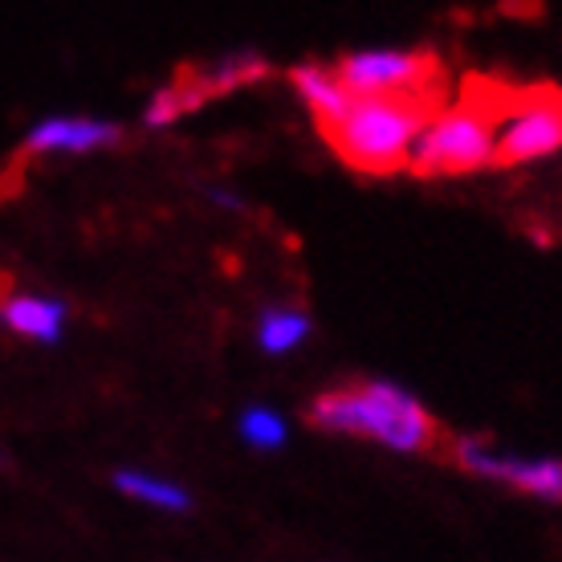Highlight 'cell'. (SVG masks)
Masks as SVG:
<instances>
[{
  "label": "cell",
  "mask_w": 562,
  "mask_h": 562,
  "mask_svg": "<svg viewBox=\"0 0 562 562\" xmlns=\"http://www.w3.org/2000/svg\"><path fill=\"white\" fill-rule=\"evenodd\" d=\"M428 111V94H351L347 106L323 123V131L351 168L387 176L408 168L412 143Z\"/></svg>",
  "instance_id": "1"
},
{
  "label": "cell",
  "mask_w": 562,
  "mask_h": 562,
  "mask_svg": "<svg viewBox=\"0 0 562 562\" xmlns=\"http://www.w3.org/2000/svg\"><path fill=\"white\" fill-rule=\"evenodd\" d=\"M314 424L335 428V432L371 436V440L400 452H420L436 440L432 416L392 383H371V387L323 395L314 404Z\"/></svg>",
  "instance_id": "2"
},
{
  "label": "cell",
  "mask_w": 562,
  "mask_h": 562,
  "mask_svg": "<svg viewBox=\"0 0 562 562\" xmlns=\"http://www.w3.org/2000/svg\"><path fill=\"white\" fill-rule=\"evenodd\" d=\"M497 102L464 99L428 111L412 143L408 168L416 176H464L497 164Z\"/></svg>",
  "instance_id": "3"
},
{
  "label": "cell",
  "mask_w": 562,
  "mask_h": 562,
  "mask_svg": "<svg viewBox=\"0 0 562 562\" xmlns=\"http://www.w3.org/2000/svg\"><path fill=\"white\" fill-rule=\"evenodd\" d=\"M497 164H535L562 151V94L530 90L497 102Z\"/></svg>",
  "instance_id": "4"
},
{
  "label": "cell",
  "mask_w": 562,
  "mask_h": 562,
  "mask_svg": "<svg viewBox=\"0 0 562 562\" xmlns=\"http://www.w3.org/2000/svg\"><path fill=\"white\" fill-rule=\"evenodd\" d=\"M351 94H428L436 61L420 49H355L335 66Z\"/></svg>",
  "instance_id": "5"
},
{
  "label": "cell",
  "mask_w": 562,
  "mask_h": 562,
  "mask_svg": "<svg viewBox=\"0 0 562 562\" xmlns=\"http://www.w3.org/2000/svg\"><path fill=\"white\" fill-rule=\"evenodd\" d=\"M123 127L90 114H45L25 131V155H90L114 147Z\"/></svg>",
  "instance_id": "6"
},
{
  "label": "cell",
  "mask_w": 562,
  "mask_h": 562,
  "mask_svg": "<svg viewBox=\"0 0 562 562\" xmlns=\"http://www.w3.org/2000/svg\"><path fill=\"white\" fill-rule=\"evenodd\" d=\"M461 464L473 469L481 477H497L509 481L526 493H538V497H550V502H562V461H518V457H497L477 440H464Z\"/></svg>",
  "instance_id": "7"
},
{
  "label": "cell",
  "mask_w": 562,
  "mask_h": 562,
  "mask_svg": "<svg viewBox=\"0 0 562 562\" xmlns=\"http://www.w3.org/2000/svg\"><path fill=\"white\" fill-rule=\"evenodd\" d=\"M0 323L13 335L33 342H57L66 330V306L45 294H4L0 297Z\"/></svg>",
  "instance_id": "8"
},
{
  "label": "cell",
  "mask_w": 562,
  "mask_h": 562,
  "mask_svg": "<svg viewBox=\"0 0 562 562\" xmlns=\"http://www.w3.org/2000/svg\"><path fill=\"white\" fill-rule=\"evenodd\" d=\"M290 78H294L297 99L306 102V111L314 114L318 123H330V119L347 106V99H351V90L342 86V78H338L335 66H318V61H310V66H297Z\"/></svg>",
  "instance_id": "9"
},
{
  "label": "cell",
  "mask_w": 562,
  "mask_h": 562,
  "mask_svg": "<svg viewBox=\"0 0 562 562\" xmlns=\"http://www.w3.org/2000/svg\"><path fill=\"white\" fill-rule=\"evenodd\" d=\"M269 66L261 54H254V49H237V54L216 57L212 66H204V70H200L196 78H188V82H192V90H196L200 102H204L209 94H228V90H237V86L257 82Z\"/></svg>",
  "instance_id": "10"
},
{
  "label": "cell",
  "mask_w": 562,
  "mask_h": 562,
  "mask_svg": "<svg viewBox=\"0 0 562 562\" xmlns=\"http://www.w3.org/2000/svg\"><path fill=\"white\" fill-rule=\"evenodd\" d=\"M306 335H310V318L302 310H290V306L266 310V314H261V326H257V342H261L269 355L294 351Z\"/></svg>",
  "instance_id": "11"
},
{
  "label": "cell",
  "mask_w": 562,
  "mask_h": 562,
  "mask_svg": "<svg viewBox=\"0 0 562 562\" xmlns=\"http://www.w3.org/2000/svg\"><path fill=\"white\" fill-rule=\"evenodd\" d=\"M192 106H200V94L192 90V82L159 86V90H151L147 106H143V127H151V131L171 127V123H176L183 111H192Z\"/></svg>",
  "instance_id": "12"
},
{
  "label": "cell",
  "mask_w": 562,
  "mask_h": 562,
  "mask_svg": "<svg viewBox=\"0 0 562 562\" xmlns=\"http://www.w3.org/2000/svg\"><path fill=\"white\" fill-rule=\"evenodd\" d=\"M114 485L127 493V497H139V502H147V506H155V509H188L192 506V497H188L176 481L151 477V473H119Z\"/></svg>",
  "instance_id": "13"
},
{
  "label": "cell",
  "mask_w": 562,
  "mask_h": 562,
  "mask_svg": "<svg viewBox=\"0 0 562 562\" xmlns=\"http://www.w3.org/2000/svg\"><path fill=\"white\" fill-rule=\"evenodd\" d=\"M240 436H245L254 449H278L281 440H285V420L269 408H249L240 416Z\"/></svg>",
  "instance_id": "14"
},
{
  "label": "cell",
  "mask_w": 562,
  "mask_h": 562,
  "mask_svg": "<svg viewBox=\"0 0 562 562\" xmlns=\"http://www.w3.org/2000/svg\"><path fill=\"white\" fill-rule=\"evenodd\" d=\"M209 196H212V204H221V209H240V200L233 196V192H225V188H216Z\"/></svg>",
  "instance_id": "15"
}]
</instances>
